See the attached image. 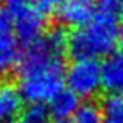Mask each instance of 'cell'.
I'll use <instances>...</instances> for the list:
<instances>
[{
  "label": "cell",
  "instance_id": "6da1fadb",
  "mask_svg": "<svg viewBox=\"0 0 123 123\" xmlns=\"http://www.w3.org/2000/svg\"><path fill=\"white\" fill-rule=\"evenodd\" d=\"M67 36L56 28L25 45L17 67V90L22 100L44 105L64 89L66 67L62 56L67 51Z\"/></svg>",
  "mask_w": 123,
  "mask_h": 123
},
{
  "label": "cell",
  "instance_id": "7a4b0ae2",
  "mask_svg": "<svg viewBox=\"0 0 123 123\" xmlns=\"http://www.w3.org/2000/svg\"><path fill=\"white\" fill-rule=\"evenodd\" d=\"M120 25L115 14L108 9L98 11L90 22L75 28L67 36V51L73 59L106 58L117 50Z\"/></svg>",
  "mask_w": 123,
  "mask_h": 123
},
{
  "label": "cell",
  "instance_id": "3957f363",
  "mask_svg": "<svg viewBox=\"0 0 123 123\" xmlns=\"http://www.w3.org/2000/svg\"><path fill=\"white\" fill-rule=\"evenodd\" d=\"M66 86L80 100L93 98L103 89L101 64L89 58L73 59L66 67Z\"/></svg>",
  "mask_w": 123,
  "mask_h": 123
},
{
  "label": "cell",
  "instance_id": "277c9868",
  "mask_svg": "<svg viewBox=\"0 0 123 123\" xmlns=\"http://www.w3.org/2000/svg\"><path fill=\"white\" fill-rule=\"evenodd\" d=\"M12 14V27L19 42L28 45L37 41L45 34L47 28V16L41 12L30 2H20L17 5L8 6Z\"/></svg>",
  "mask_w": 123,
  "mask_h": 123
},
{
  "label": "cell",
  "instance_id": "5b68a950",
  "mask_svg": "<svg viewBox=\"0 0 123 123\" xmlns=\"http://www.w3.org/2000/svg\"><path fill=\"white\" fill-rule=\"evenodd\" d=\"M95 14V0H62L56 11L58 20L73 30L90 22Z\"/></svg>",
  "mask_w": 123,
  "mask_h": 123
},
{
  "label": "cell",
  "instance_id": "8992f818",
  "mask_svg": "<svg viewBox=\"0 0 123 123\" xmlns=\"http://www.w3.org/2000/svg\"><path fill=\"white\" fill-rule=\"evenodd\" d=\"M22 53L14 30H0V80L19 67Z\"/></svg>",
  "mask_w": 123,
  "mask_h": 123
},
{
  "label": "cell",
  "instance_id": "52a82bcc",
  "mask_svg": "<svg viewBox=\"0 0 123 123\" xmlns=\"http://www.w3.org/2000/svg\"><path fill=\"white\" fill-rule=\"evenodd\" d=\"M103 90L108 93L123 92V48L112 51L101 62Z\"/></svg>",
  "mask_w": 123,
  "mask_h": 123
},
{
  "label": "cell",
  "instance_id": "ba28073f",
  "mask_svg": "<svg viewBox=\"0 0 123 123\" xmlns=\"http://www.w3.org/2000/svg\"><path fill=\"white\" fill-rule=\"evenodd\" d=\"M22 97L16 87L0 83V123H11L20 112Z\"/></svg>",
  "mask_w": 123,
  "mask_h": 123
},
{
  "label": "cell",
  "instance_id": "9c48e42d",
  "mask_svg": "<svg viewBox=\"0 0 123 123\" xmlns=\"http://www.w3.org/2000/svg\"><path fill=\"white\" fill-rule=\"evenodd\" d=\"M80 98L69 89H62L56 97L51 98L48 103V111L55 120H62V118H73L75 112L80 108Z\"/></svg>",
  "mask_w": 123,
  "mask_h": 123
},
{
  "label": "cell",
  "instance_id": "30bf717a",
  "mask_svg": "<svg viewBox=\"0 0 123 123\" xmlns=\"http://www.w3.org/2000/svg\"><path fill=\"white\" fill-rule=\"evenodd\" d=\"M50 111L45 105L28 103L27 108H22L14 123H50Z\"/></svg>",
  "mask_w": 123,
  "mask_h": 123
},
{
  "label": "cell",
  "instance_id": "8fae6325",
  "mask_svg": "<svg viewBox=\"0 0 123 123\" xmlns=\"http://www.w3.org/2000/svg\"><path fill=\"white\" fill-rule=\"evenodd\" d=\"M73 123H105V112L101 106L92 101H84L80 105L78 111L73 115Z\"/></svg>",
  "mask_w": 123,
  "mask_h": 123
},
{
  "label": "cell",
  "instance_id": "7c38bea8",
  "mask_svg": "<svg viewBox=\"0 0 123 123\" xmlns=\"http://www.w3.org/2000/svg\"><path fill=\"white\" fill-rule=\"evenodd\" d=\"M101 109L105 112V118L109 122L123 123V92L108 93L103 100Z\"/></svg>",
  "mask_w": 123,
  "mask_h": 123
},
{
  "label": "cell",
  "instance_id": "4fadbf2b",
  "mask_svg": "<svg viewBox=\"0 0 123 123\" xmlns=\"http://www.w3.org/2000/svg\"><path fill=\"white\" fill-rule=\"evenodd\" d=\"M28 2L47 16L50 12H56L59 5L62 3V0H28Z\"/></svg>",
  "mask_w": 123,
  "mask_h": 123
},
{
  "label": "cell",
  "instance_id": "5bb4252c",
  "mask_svg": "<svg viewBox=\"0 0 123 123\" xmlns=\"http://www.w3.org/2000/svg\"><path fill=\"white\" fill-rule=\"evenodd\" d=\"M100 5L103 6V9H108V11H117V9H123V0H98Z\"/></svg>",
  "mask_w": 123,
  "mask_h": 123
},
{
  "label": "cell",
  "instance_id": "9a60e30c",
  "mask_svg": "<svg viewBox=\"0 0 123 123\" xmlns=\"http://www.w3.org/2000/svg\"><path fill=\"white\" fill-rule=\"evenodd\" d=\"M2 3H5L6 6H12V5H17V3L24 2V0H0Z\"/></svg>",
  "mask_w": 123,
  "mask_h": 123
},
{
  "label": "cell",
  "instance_id": "2e32d148",
  "mask_svg": "<svg viewBox=\"0 0 123 123\" xmlns=\"http://www.w3.org/2000/svg\"><path fill=\"white\" fill-rule=\"evenodd\" d=\"M53 123H73L72 118H62V120H55Z\"/></svg>",
  "mask_w": 123,
  "mask_h": 123
},
{
  "label": "cell",
  "instance_id": "e0dca14e",
  "mask_svg": "<svg viewBox=\"0 0 123 123\" xmlns=\"http://www.w3.org/2000/svg\"><path fill=\"white\" fill-rule=\"evenodd\" d=\"M120 42L123 44V25L120 27Z\"/></svg>",
  "mask_w": 123,
  "mask_h": 123
},
{
  "label": "cell",
  "instance_id": "ac0fdd59",
  "mask_svg": "<svg viewBox=\"0 0 123 123\" xmlns=\"http://www.w3.org/2000/svg\"><path fill=\"white\" fill-rule=\"evenodd\" d=\"M105 123H117V122H109V120H105Z\"/></svg>",
  "mask_w": 123,
  "mask_h": 123
},
{
  "label": "cell",
  "instance_id": "d6986e66",
  "mask_svg": "<svg viewBox=\"0 0 123 123\" xmlns=\"http://www.w3.org/2000/svg\"><path fill=\"white\" fill-rule=\"evenodd\" d=\"M122 16H123V9H122Z\"/></svg>",
  "mask_w": 123,
  "mask_h": 123
}]
</instances>
